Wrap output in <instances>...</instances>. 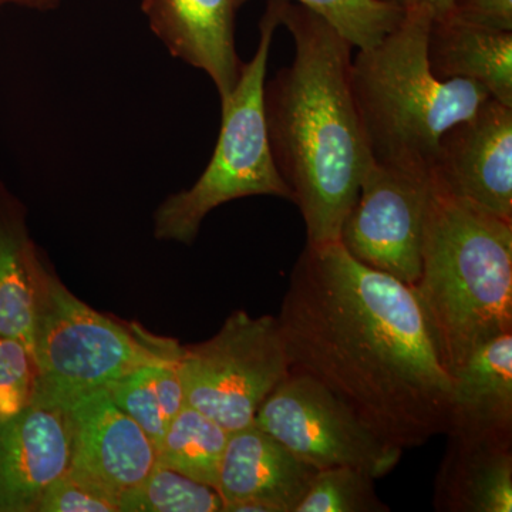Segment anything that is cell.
Masks as SVG:
<instances>
[{
    "label": "cell",
    "instance_id": "obj_1",
    "mask_svg": "<svg viewBox=\"0 0 512 512\" xmlns=\"http://www.w3.org/2000/svg\"><path fill=\"white\" fill-rule=\"evenodd\" d=\"M276 318L291 372L329 389L380 439L404 451L446 434L453 376L413 286L339 241L306 244Z\"/></svg>",
    "mask_w": 512,
    "mask_h": 512
},
{
    "label": "cell",
    "instance_id": "obj_2",
    "mask_svg": "<svg viewBox=\"0 0 512 512\" xmlns=\"http://www.w3.org/2000/svg\"><path fill=\"white\" fill-rule=\"evenodd\" d=\"M281 26L295 57L264 86L269 147L308 244L338 242L373 158L367 147L350 69L352 43L311 9L281 0Z\"/></svg>",
    "mask_w": 512,
    "mask_h": 512
},
{
    "label": "cell",
    "instance_id": "obj_3",
    "mask_svg": "<svg viewBox=\"0 0 512 512\" xmlns=\"http://www.w3.org/2000/svg\"><path fill=\"white\" fill-rule=\"evenodd\" d=\"M413 289L453 376L484 343L512 332V222L436 183Z\"/></svg>",
    "mask_w": 512,
    "mask_h": 512
},
{
    "label": "cell",
    "instance_id": "obj_4",
    "mask_svg": "<svg viewBox=\"0 0 512 512\" xmlns=\"http://www.w3.org/2000/svg\"><path fill=\"white\" fill-rule=\"evenodd\" d=\"M431 20L429 10H403L396 28L352 60L353 99L375 163L433 171L444 133L491 99L473 80L434 76Z\"/></svg>",
    "mask_w": 512,
    "mask_h": 512
},
{
    "label": "cell",
    "instance_id": "obj_5",
    "mask_svg": "<svg viewBox=\"0 0 512 512\" xmlns=\"http://www.w3.org/2000/svg\"><path fill=\"white\" fill-rule=\"evenodd\" d=\"M281 26V0H269L254 57L221 103V128L210 163L197 183L170 195L154 215V237L191 245L211 211L239 198L271 195L292 201L269 147L264 86L269 52Z\"/></svg>",
    "mask_w": 512,
    "mask_h": 512
},
{
    "label": "cell",
    "instance_id": "obj_6",
    "mask_svg": "<svg viewBox=\"0 0 512 512\" xmlns=\"http://www.w3.org/2000/svg\"><path fill=\"white\" fill-rule=\"evenodd\" d=\"M180 349L177 340L158 338L141 326L94 311L67 289L45 256L40 259L32 336L39 392L69 400L106 389Z\"/></svg>",
    "mask_w": 512,
    "mask_h": 512
},
{
    "label": "cell",
    "instance_id": "obj_7",
    "mask_svg": "<svg viewBox=\"0 0 512 512\" xmlns=\"http://www.w3.org/2000/svg\"><path fill=\"white\" fill-rule=\"evenodd\" d=\"M180 370L188 406L231 433L254 424L291 365L278 318L237 311L211 339L183 346Z\"/></svg>",
    "mask_w": 512,
    "mask_h": 512
},
{
    "label": "cell",
    "instance_id": "obj_8",
    "mask_svg": "<svg viewBox=\"0 0 512 512\" xmlns=\"http://www.w3.org/2000/svg\"><path fill=\"white\" fill-rule=\"evenodd\" d=\"M255 426L274 436L318 470L349 466L380 478L393 471L403 450L376 436L325 386L291 372L256 413Z\"/></svg>",
    "mask_w": 512,
    "mask_h": 512
},
{
    "label": "cell",
    "instance_id": "obj_9",
    "mask_svg": "<svg viewBox=\"0 0 512 512\" xmlns=\"http://www.w3.org/2000/svg\"><path fill=\"white\" fill-rule=\"evenodd\" d=\"M434 187L433 171L372 161L343 221L340 244L362 264L413 286Z\"/></svg>",
    "mask_w": 512,
    "mask_h": 512
},
{
    "label": "cell",
    "instance_id": "obj_10",
    "mask_svg": "<svg viewBox=\"0 0 512 512\" xmlns=\"http://www.w3.org/2000/svg\"><path fill=\"white\" fill-rule=\"evenodd\" d=\"M433 175L441 190L512 222V107L488 99L446 131Z\"/></svg>",
    "mask_w": 512,
    "mask_h": 512
},
{
    "label": "cell",
    "instance_id": "obj_11",
    "mask_svg": "<svg viewBox=\"0 0 512 512\" xmlns=\"http://www.w3.org/2000/svg\"><path fill=\"white\" fill-rule=\"evenodd\" d=\"M66 400L35 392L32 403L0 420V512H36L50 484L72 464Z\"/></svg>",
    "mask_w": 512,
    "mask_h": 512
},
{
    "label": "cell",
    "instance_id": "obj_12",
    "mask_svg": "<svg viewBox=\"0 0 512 512\" xmlns=\"http://www.w3.org/2000/svg\"><path fill=\"white\" fill-rule=\"evenodd\" d=\"M66 402L73 427L69 473L119 505L121 495L143 483L156 466V446L106 389L77 394Z\"/></svg>",
    "mask_w": 512,
    "mask_h": 512
},
{
    "label": "cell",
    "instance_id": "obj_13",
    "mask_svg": "<svg viewBox=\"0 0 512 512\" xmlns=\"http://www.w3.org/2000/svg\"><path fill=\"white\" fill-rule=\"evenodd\" d=\"M318 471L251 424L229 433L217 491L224 512H295Z\"/></svg>",
    "mask_w": 512,
    "mask_h": 512
},
{
    "label": "cell",
    "instance_id": "obj_14",
    "mask_svg": "<svg viewBox=\"0 0 512 512\" xmlns=\"http://www.w3.org/2000/svg\"><path fill=\"white\" fill-rule=\"evenodd\" d=\"M242 5V0H143L141 9L170 55L207 74L222 103L244 66L235 43Z\"/></svg>",
    "mask_w": 512,
    "mask_h": 512
},
{
    "label": "cell",
    "instance_id": "obj_15",
    "mask_svg": "<svg viewBox=\"0 0 512 512\" xmlns=\"http://www.w3.org/2000/svg\"><path fill=\"white\" fill-rule=\"evenodd\" d=\"M446 434L512 447V332L484 343L453 373Z\"/></svg>",
    "mask_w": 512,
    "mask_h": 512
},
{
    "label": "cell",
    "instance_id": "obj_16",
    "mask_svg": "<svg viewBox=\"0 0 512 512\" xmlns=\"http://www.w3.org/2000/svg\"><path fill=\"white\" fill-rule=\"evenodd\" d=\"M427 57L440 80H473L491 99L512 107V32H498L446 15L431 20Z\"/></svg>",
    "mask_w": 512,
    "mask_h": 512
},
{
    "label": "cell",
    "instance_id": "obj_17",
    "mask_svg": "<svg viewBox=\"0 0 512 512\" xmlns=\"http://www.w3.org/2000/svg\"><path fill=\"white\" fill-rule=\"evenodd\" d=\"M434 508L443 512H511L512 447L448 439Z\"/></svg>",
    "mask_w": 512,
    "mask_h": 512
},
{
    "label": "cell",
    "instance_id": "obj_18",
    "mask_svg": "<svg viewBox=\"0 0 512 512\" xmlns=\"http://www.w3.org/2000/svg\"><path fill=\"white\" fill-rule=\"evenodd\" d=\"M42 256L30 237L28 210L0 181V336L22 340L30 350Z\"/></svg>",
    "mask_w": 512,
    "mask_h": 512
},
{
    "label": "cell",
    "instance_id": "obj_19",
    "mask_svg": "<svg viewBox=\"0 0 512 512\" xmlns=\"http://www.w3.org/2000/svg\"><path fill=\"white\" fill-rule=\"evenodd\" d=\"M181 350L183 346L174 355L140 367L106 387L111 400L136 420L156 448L171 421L187 406Z\"/></svg>",
    "mask_w": 512,
    "mask_h": 512
},
{
    "label": "cell",
    "instance_id": "obj_20",
    "mask_svg": "<svg viewBox=\"0 0 512 512\" xmlns=\"http://www.w3.org/2000/svg\"><path fill=\"white\" fill-rule=\"evenodd\" d=\"M229 431L200 410L185 406L157 446V463L217 488Z\"/></svg>",
    "mask_w": 512,
    "mask_h": 512
},
{
    "label": "cell",
    "instance_id": "obj_21",
    "mask_svg": "<svg viewBox=\"0 0 512 512\" xmlns=\"http://www.w3.org/2000/svg\"><path fill=\"white\" fill-rule=\"evenodd\" d=\"M120 512H224L217 488L156 464L143 483L119 498Z\"/></svg>",
    "mask_w": 512,
    "mask_h": 512
},
{
    "label": "cell",
    "instance_id": "obj_22",
    "mask_svg": "<svg viewBox=\"0 0 512 512\" xmlns=\"http://www.w3.org/2000/svg\"><path fill=\"white\" fill-rule=\"evenodd\" d=\"M249 0H242L247 3ZM329 22L353 47L377 45L399 25L403 10L389 0H291Z\"/></svg>",
    "mask_w": 512,
    "mask_h": 512
},
{
    "label": "cell",
    "instance_id": "obj_23",
    "mask_svg": "<svg viewBox=\"0 0 512 512\" xmlns=\"http://www.w3.org/2000/svg\"><path fill=\"white\" fill-rule=\"evenodd\" d=\"M375 480L360 468H323L295 512H389V505L377 497Z\"/></svg>",
    "mask_w": 512,
    "mask_h": 512
},
{
    "label": "cell",
    "instance_id": "obj_24",
    "mask_svg": "<svg viewBox=\"0 0 512 512\" xmlns=\"http://www.w3.org/2000/svg\"><path fill=\"white\" fill-rule=\"evenodd\" d=\"M36 386L37 367L32 350L22 340L0 336V420L28 407Z\"/></svg>",
    "mask_w": 512,
    "mask_h": 512
},
{
    "label": "cell",
    "instance_id": "obj_25",
    "mask_svg": "<svg viewBox=\"0 0 512 512\" xmlns=\"http://www.w3.org/2000/svg\"><path fill=\"white\" fill-rule=\"evenodd\" d=\"M36 512H120L116 501L67 471L50 484Z\"/></svg>",
    "mask_w": 512,
    "mask_h": 512
},
{
    "label": "cell",
    "instance_id": "obj_26",
    "mask_svg": "<svg viewBox=\"0 0 512 512\" xmlns=\"http://www.w3.org/2000/svg\"><path fill=\"white\" fill-rule=\"evenodd\" d=\"M448 15L480 28L512 32V0H456Z\"/></svg>",
    "mask_w": 512,
    "mask_h": 512
},
{
    "label": "cell",
    "instance_id": "obj_27",
    "mask_svg": "<svg viewBox=\"0 0 512 512\" xmlns=\"http://www.w3.org/2000/svg\"><path fill=\"white\" fill-rule=\"evenodd\" d=\"M402 10L426 9L429 10L433 19L443 18L450 13L456 0H389Z\"/></svg>",
    "mask_w": 512,
    "mask_h": 512
},
{
    "label": "cell",
    "instance_id": "obj_28",
    "mask_svg": "<svg viewBox=\"0 0 512 512\" xmlns=\"http://www.w3.org/2000/svg\"><path fill=\"white\" fill-rule=\"evenodd\" d=\"M62 0H20V5L39 10H50L56 8Z\"/></svg>",
    "mask_w": 512,
    "mask_h": 512
},
{
    "label": "cell",
    "instance_id": "obj_29",
    "mask_svg": "<svg viewBox=\"0 0 512 512\" xmlns=\"http://www.w3.org/2000/svg\"><path fill=\"white\" fill-rule=\"evenodd\" d=\"M6 3H15V5H20V0H0V6L6 5Z\"/></svg>",
    "mask_w": 512,
    "mask_h": 512
}]
</instances>
